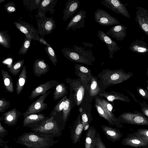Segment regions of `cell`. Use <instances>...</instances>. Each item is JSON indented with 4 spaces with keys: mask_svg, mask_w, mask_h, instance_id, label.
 Returning a JSON list of instances; mask_svg holds the SVG:
<instances>
[{
    "mask_svg": "<svg viewBox=\"0 0 148 148\" xmlns=\"http://www.w3.org/2000/svg\"><path fill=\"white\" fill-rule=\"evenodd\" d=\"M53 138L34 132H24L19 136L16 143L27 148H49L58 142Z\"/></svg>",
    "mask_w": 148,
    "mask_h": 148,
    "instance_id": "1",
    "label": "cell"
},
{
    "mask_svg": "<svg viewBox=\"0 0 148 148\" xmlns=\"http://www.w3.org/2000/svg\"><path fill=\"white\" fill-rule=\"evenodd\" d=\"M133 75L132 72L126 73L122 69L115 70L106 69L98 74L96 77L99 79V84L104 90L127 80Z\"/></svg>",
    "mask_w": 148,
    "mask_h": 148,
    "instance_id": "2",
    "label": "cell"
},
{
    "mask_svg": "<svg viewBox=\"0 0 148 148\" xmlns=\"http://www.w3.org/2000/svg\"><path fill=\"white\" fill-rule=\"evenodd\" d=\"M63 56L71 62L93 65L96 60L91 49L74 45L72 48L64 47L61 50Z\"/></svg>",
    "mask_w": 148,
    "mask_h": 148,
    "instance_id": "3",
    "label": "cell"
},
{
    "mask_svg": "<svg viewBox=\"0 0 148 148\" xmlns=\"http://www.w3.org/2000/svg\"><path fill=\"white\" fill-rule=\"evenodd\" d=\"M30 129L36 133L54 138L61 136L64 127L55 119L54 116L50 115L39 126Z\"/></svg>",
    "mask_w": 148,
    "mask_h": 148,
    "instance_id": "4",
    "label": "cell"
},
{
    "mask_svg": "<svg viewBox=\"0 0 148 148\" xmlns=\"http://www.w3.org/2000/svg\"><path fill=\"white\" fill-rule=\"evenodd\" d=\"M68 84L74 105L79 106L82 103L86 93V88L80 79H71L68 77L65 79Z\"/></svg>",
    "mask_w": 148,
    "mask_h": 148,
    "instance_id": "5",
    "label": "cell"
},
{
    "mask_svg": "<svg viewBox=\"0 0 148 148\" xmlns=\"http://www.w3.org/2000/svg\"><path fill=\"white\" fill-rule=\"evenodd\" d=\"M121 123L148 126V117L143 112L136 110L133 112H125L118 116Z\"/></svg>",
    "mask_w": 148,
    "mask_h": 148,
    "instance_id": "6",
    "label": "cell"
},
{
    "mask_svg": "<svg viewBox=\"0 0 148 148\" xmlns=\"http://www.w3.org/2000/svg\"><path fill=\"white\" fill-rule=\"evenodd\" d=\"M37 20L38 31L40 36L50 34L56 28L55 22L52 17L38 14Z\"/></svg>",
    "mask_w": 148,
    "mask_h": 148,
    "instance_id": "7",
    "label": "cell"
},
{
    "mask_svg": "<svg viewBox=\"0 0 148 148\" xmlns=\"http://www.w3.org/2000/svg\"><path fill=\"white\" fill-rule=\"evenodd\" d=\"M51 92V91H49L45 94L41 95L30 104L27 107L26 111L22 113L23 117L31 114H38L46 109L47 108L48 105L44 101Z\"/></svg>",
    "mask_w": 148,
    "mask_h": 148,
    "instance_id": "8",
    "label": "cell"
},
{
    "mask_svg": "<svg viewBox=\"0 0 148 148\" xmlns=\"http://www.w3.org/2000/svg\"><path fill=\"white\" fill-rule=\"evenodd\" d=\"M94 16L95 21L100 25L108 26L120 24L116 18L102 9H97L94 13Z\"/></svg>",
    "mask_w": 148,
    "mask_h": 148,
    "instance_id": "9",
    "label": "cell"
},
{
    "mask_svg": "<svg viewBox=\"0 0 148 148\" xmlns=\"http://www.w3.org/2000/svg\"><path fill=\"white\" fill-rule=\"evenodd\" d=\"M18 22L14 23L16 28L25 35V37L35 40H39L40 37L38 30L32 25L24 21L18 19Z\"/></svg>",
    "mask_w": 148,
    "mask_h": 148,
    "instance_id": "10",
    "label": "cell"
},
{
    "mask_svg": "<svg viewBox=\"0 0 148 148\" xmlns=\"http://www.w3.org/2000/svg\"><path fill=\"white\" fill-rule=\"evenodd\" d=\"M100 2L107 8L115 12L131 19L127 9L119 0H102Z\"/></svg>",
    "mask_w": 148,
    "mask_h": 148,
    "instance_id": "11",
    "label": "cell"
},
{
    "mask_svg": "<svg viewBox=\"0 0 148 148\" xmlns=\"http://www.w3.org/2000/svg\"><path fill=\"white\" fill-rule=\"evenodd\" d=\"M136 22L140 29L148 36V11L141 7H137L136 12Z\"/></svg>",
    "mask_w": 148,
    "mask_h": 148,
    "instance_id": "12",
    "label": "cell"
},
{
    "mask_svg": "<svg viewBox=\"0 0 148 148\" xmlns=\"http://www.w3.org/2000/svg\"><path fill=\"white\" fill-rule=\"evenodd\" d=\"M59 84L58 82L53 80L40 84L32 91L28 98L31 100H33L38 96L45 94L49 89L55 87Z\"/></svg>",
    "mask_w": 148,
    "mask_h": 148,
    "instance_id": "13",
    "label": "cell"
},
{
    "mask_svg": "<svg viewBox=\"0 0 148 148\" xmlns=\"http://www.w3.org/2000/svg\"><path fill=\"white\" fill-rule=\"evenodd\" d=\"M104 90L100 85L97 77L93 76L88 82L86 88V94L92 99L99 96L100 94L105 92Z\"/></svg>",
    "mask_w": 148,
    "mask_h": 148,
    "instance_id": "14",
    "label": "cell"
},
{
    "mask_svg": "<svg viewBox=\"0 0 148 148\" xmlns=\"http://www.w3.org/2000/svg\"><path fill=\"white\" fill-rule=\"evenodd\" d=\"M86 12L81 10L75 15L70 21L66 28V30L71 29L75 31L77 29L85 27V19L86 17Z\"/></svg>",
    "mask_w": 148,
    "mask_h": 148,
    "instance_id": "15",
    "label": "cell"
},
{
    "mask_svg": "<svg viewBox=\"0 0 148 148\" xmlns=\"http://www.w3.org/2000/svg\"><path fill=\"white\" fill-rule=\"evenodd\" d=\"M44 114H33L24 118L23 126L30 128L37 127L40 125L47 118Z\"/></svg>",
    "mask_w": 148,
    "mask_h": 148,
    "instance_id": "16",
    "label": "cell"
},
{
    "mask_svg": "<svg viewBox=\"0 0 148 148\" xmlns=\"http://www.w3.org/2000/svg\"><path fill=\"white\" fill-rule=\"evenodd\" d=\"M97 35L99 39L106 45L109 51V58H112L114 53L120 49L117 43L103 31L98 30Z\"/></svg>",
    "mask_w": 148,
    "mask_h": 148,
    "instance_id": "17",
    "label": "cell"
},
{
    "mask_svg": "<svg viewBox=\"0 0 148 148\" xmlns=\"http://www.w3.org/2000/svg\"><path fill=\"white\" fill-rule=\"evenodd\" d=\"M121 144L123 145L136 148H148V144L144 142L134 133L129 134L126 137L123 138Z\"/></svg>",
    "mask_w": 148,
    "mask_h": 148,
    "instance_id": "18",
    "label": "cell"
},
{
    "mask_svg": "<svg viewBox=\"0 0 148 148\" xmlns=\"http://www.w3.org/2000/svg\"><path fill=\"white\" fill-rule=\"evenodd\" d=\"M74 66L75 74L86 88L88 82L93 76L91 70L81 64H76Z\"/></svg>",
    "mask_w": 148,
    "mask_h": 148,
    "instance_id": "19",
    "label": "cell"
},
{
    "mask_svg": "<svg viewBox=\"0 0 148 148\" xmlns=\"http://www.w3.org/2000/svg\"><path fill=\"white\" fill-rule=\"evenodd\" d=\"M0 120L9 126L15 125L19 117L21 115V113L15 108L1 114Z\"/></svg>",
    "mask_w": 148,
    "mask_h": 148,
    "instance_id": "20",
    "label": "cell"
},
{
    "mask_svg": "<svg viewBox=\"0 0 148 148\" xmlns=\"http://www.w3.org/2000/svg\"><path fill=\"white\" fill-rule=\"evenodd\" d=\"M83 131V127L80 114H79L71 131V138L73 143L76 144L79 142Z\"/></svg>",
    "mask_w": 148,
    "mask_h": 148,
    "instance_id": "21",
    "label": "cell"
},
{
    "mask_svg": "<svg viewBox=\"0 0 148 148\" xmlns=\"http://www.w3.org/2000/svg\"><path fill=\"white\" fill-rule=\"evenodd\" d=\"M80 1L78 0H69L65 4L63 11L62 17L64 21H66L70 18H71L77 10L80 5Z\"/></svg>",
    "mask_w": 148,
    "mask_h": 148,
    "instance_id": "22",
    "label": "cell"
},
{
    "mask_svg": "<svg viewBox=\"0 0 148 148\" xmlns=\"http://www.w3.org/2000/svg\"><path fill=\"white\" fill-rule=\"evenodd\" d=\"M127 29V27L125 25L120 24L111 27L106 33L108 36L117 40H122L126 36Z\"/></svg>",
    "mask_w": 148,
    "mask_h": 148,
    "instance_id": "23",
    "label": "cell"
},
{
    "mask_svg": "<svg viewBox=\"0 0 148 148\" xmlns=\"http://www.w3.org/2000/svg\"><path fill=\"white\" fill-rule=\"evenodd\" d=\"M101 127L107 138L113 142L120 141L123 136V134L118 129L103 125Z\"/></svg>",
    "mask_w": 148,
    "mask_h": 148,
    "instance_id": "24",
    "label": "cell"
},
{
    "mask_svg": "<svg viewBox=\"0 0 148 148\" xmlns=\"http://www.w3.org/2000/svg\"><path fill=\"white\" fill-rule=\"evenodd\" d=\"M49 70V65L44 60L37 59L35 61L33 65V73L35 76L40 77L42 75H45Z\"/></svg>",
    "mask_w": 148,
    "mask_h": 148,
    "instance_id": "25",
    "label": "cell"
},
{
    "mask_svg": "<svg viewBox=\"0 0 148 148\" xmlns=\"http://www.w3.org/2000/svg\"><path fill=\"white\" fill-rule=\"evenodd\" d=\"M99 96L105 98L108 101L114 103V101L119 100L121 101L129 103L131 100L128 97L123 94L112 91L110 92H106L101 93Z\"/></svg>",
    "mask_w": 148,
    "mask_h": 148,
    "instance_id": "26",
    "label": "cell"
},
{
    "mask_svg": "<svg viewBox=\"0 0 148 148\" xmlns=\"http://www.w3.org/2000/svg\"><path fill=\"white\" fill-rule=\"evenodd\" d=\"M99 99L104 109L110 117L114 125L120 128H122L123 125L120 122L119 118H116L112 113L113 109L112 105L104 99L99 98Z\"/></svg>",
    "mask_w": 148,
    "mask_h": 148,
    "instance_id": "27",
    "label": "cell"
},
{
    "mask_svg": "<svg viewBox=\"0 0 148 148\" xmlns=\"http://www.w3.org/2000/svg\"><path fill=\"white\" fill-rule=\"evenodd\" d=\"M129 49L137 53L145 55L148 52V47L147 43L141 40L137 39L130 44Z\"/></svg>",
    "mask_w": 148,
    "mask_h": 148,
    "instance_id": "28",
    "label": "cell"
},
{
    "mask_svg": "<svg viewBox=\"0 0 148 148\" xmlns=\"http://www.w3.org/2000/svg\"><path fill=\"white\" fill-rule=\"evenodd\" d=\"M96 129L90 127L86 133L85 140V148H94L96 140Z\"/></svg>",
    "mask_w": 148,
    "mask_h": 148,
    "instance_id": "29",
    "label": "cell"
},
{
    "mask_svg": "<svg viewBox=\"0 0 148 148\" xmlns=\"http://www.w3.org/2000/svg\"><path fill=\"white\" fill-rule=\"evenodd\" d=\"M27 71L25 65L23 66L18 77L16 83V93L19 95L21 92L27 78Z\"/></svg>",
    "mask_w": 148,
    "mask_h": 148,
    "instance_id": "30",
    "label": "cell"
},
{
    "mask_svg": "<svg viewBox=\"0 0 148 148\" xmlns=\"http://www.w3.org/2000/svg\"><path fill=\"white\" fill-rule=\"evenodd\" d=\"M4 86L6 90L11 93L14 92L13 79L7 71L4 69L1 70Z\"/></svg>",
    "mask_w": 148,
    "mask_h": 148,
    "instance_id": "31",
    "label": "cell"
},
{
    "mask_svg": "<svg viewBox=\"0 0 148 148\" xmlns=\"http://www.w3.org/2000/svg\"><path fill=\"white\" fill-rule=\"evenodd\" d=\"M95 106L99 115L106 119L110 124L114 125L113 122L101 102L99 98L97 97L95 98Z\"/></svg>",
    "mask_w": 148,
    "mask_h": 148,
    "instance_id": "32",
    "label": "cell"
},
{
    "mask_svg": "<svg viewBox=\"0 0 148 148\" xmlns=\"http://www.w3.org/2000/svg\"><path fill=\"white\" fill-rule=\"evenodd\" d=\"M68 92L67 86L64 83H61L55 87L53 98L56 101L66 95Z\"/></svg>",
    "mask_w": 148,
    "mask_h": 148,
    "instance_id": "33",
    "label": "cell"
},
{
    "mask_svg": "<svg viewBox=\"0 0 148 148\" xmlns=\"http://www.w3.org/2000/svg\"><path fill=\"white\" fill-rule=\"evenodd\" d=\"M58 0H44L41 1L38 7V14L44 15V12H46L49 10H51L56 5Z\"/></svg>",
    "mask_w": 148,
    "mask_h": 148,
    "instance_id": "34",
    "label": "cell"
},
{
    "mask_svg": "<svg viewBox=\"0 0 148 148\" xmlns=\"http://www.w3.org/2000/svg\"><path fill=\"white\" fill-rule=\"evenodd\" d=\"M72 104V101L71 99L67 98L62 110V119L64 122L68 120L71 110Z\"/></svg>",
    "mask_w": 148,
    "mask_h": 148,
    "instance_id": "35",
    "label": "cell"
},
{
    "mask_svg": "<svg viewBox=\"0 0 148 148\" xmlns=\"http://www.w3.org/2000/svg\"><path fill=\"white\" fill-rule=\"evenodd\" d=\"M24 62L23 59L14 62L8 67L9 72L14 76L17 75L23 66Z\"/></svg>",
    "mask_w": 148,
    "mask_h": 148,
    "instance_id": "36",
    "label": "cell"
},
{
    "mask_svg": "<svg viewBox=\"0 0 148 148\" xmlns=\"http://www.w3.org/2000/svg\"><path fill=\"white\" fill-rule=\"evenodd\" d=\"M7 30L0 31V43L3 47L9 49L10 46V38Z\"/></svg>",
    "mask_w": 148,
    "mask_h": 148,
    "instance_id": "37",
    "label": "cell"
},
{
    "mask_svg": "<svg viewBox=\"0 0 148 148\" xmlns=\"http://www.w3.org/2000/svg\"><path fill=\"white\" fill-rule=\"evenodd\" d=\"M46 45V46L45 47V49L53 64L56 66V63L58 62L56 53L48 43Z\"/></svg>",
    "mask_w": 148,
    "mask_h": 148,
    "instance_id": "38",
    "label": "cell"
},
{
    "mask_svg": "<svg viewBox=\"0 0 148 148\" xmlns=\"http://www.w3.org/2000/svg\"><path fill=\"white\" fill-rule=\"evenodd\" d=\"M127 91L130 94V95L136 102L139 104L141 106L142 112L148 117V104L145 101H144L142 99H137L136 98L134 95L129 91Z\"/></svg>",
    "mask_w": 148,
    "mask_h": 148,
    "instance_id": "39",
    "label": "cell"
},
{
    "mask_svg": "<svg viewBox=\"0 0 148 148\" xmlns=\"http://www.w3.org/2000/svg\"><path fill=\"white\" fill-rule=\"evenodd\" d=\"M67 96H64L56 104L51 113V115L54 116L56 113L60 112L62 110L64 104Z\"/></svg>",
    "mask_w": 148,
    "mask_h": 148,
    "instance_id": "40",
    "label": "cell"
},
{
    "mask_svg": "<svg viewBox=\"0 0 148 148\" xmlns=\"http://www.w3.org/2000/svg\"><path fill=\"white\" fill-rule=\"evenodd\" d=\"M134 133L140 137L144 142L148 144V129H137Z\"/></svg>",
    "mask_w": 148,
    "mask_h": 148,
    "instance_id": "41",
    "label": "cell"
},
{
    "mask_svg": "<svg viewBox=\"0 0 148 148\" xmlns=\"http://www.w3.org/2000/svg\"><path fill=\"white\" fill-rule=\"evenodd\" d=\"M32 39L25 37L23 44L18 52V54H25L26 53L30 47Z\"/></svg>",
    "mask_w": 148,
    "mask_h": 148,
    "instance_id": "42",
    "label": "cell"
},
{
    "mask_svg": "<svg viewBox=\"0 0 148 148\" xmlns=\"http://www.w3.org/2000/svg\"><path fill=\"white\" fill-rule=\"evenodd\" d=\"M80 113L84 129L86 125H90L92 121V118L91 116L87 114L84 110Z\"/></svg>",
    "mask_w": 148,
    "mask_h": 148,
    "instance_id": "43",
    "label": "cell"
},
{
    "mask_svg": "<svg viewBox=\"0 0 148 148\" xmlns=\"http://www.w3.org/2000/svg\"><path fill=\"white\" fill-rule=\"evenodd\" d=\"M11 104L9 101L5 98H1L0 99V112H4L7 109L10 107Z\"/></svg>",
    "mask_w": 148,
    "mask_h": 148,
    "instance_id": "44",
    "label": "cell"
},
{
    "mask_svg": "<svg viewBox=\"0 0 148 148\" xmlns=\"http://www.w3.org/2000/svg\"><path fill=\"white\" fill-rule=\"evenodd\" d=\"M4 7L5 10L9 14L15 12L16 10L15 3L12 1L4 5Z\"/></svg>",
    "mask_w": 148,
    "mask_h": 148,
    "instance_id": "45",
    "label": "cell"
},
{
    "mask_svg": "<svg viewBox=\"0 0 148 148\" xmlns=\"http://www.w3.org/2000/svg\"><path fill=\"white\" fill-rule=\"evenodd\" d=\"M136 90L138 94L144 99H148V91L141 87H138Z\"/></svg>",
    "mask_w": 148,
    "mask_h": 148,
    "instance_id": "46",
    "label": "cell"
},
{
    "mask_svg": "<svg viewBox=\"0 0 148 148\" xmlns=\"http://www.w3.org/2000/svg\"><path fill=\"white\" fill-rule=\"evenodd\" d=\"M94 148H106L101 140L100 135L97 132L96 134V140Z\"/></svg>",
    "mask_w": 148,
    "mask_h": 148,
    "instance_id": "47",
    "label": "cell"
},
{
    "mask_svg": "<svg viewBox=\"0 0 148 148\" xmlns=\"http://www.w3.org/2000/svg\"><path fill=\"white\" fill-rule=\"evenodd\" d=\"M8 134V131L0 122V137L3 138Z\"/></svg>",
    "mask_w": 148,
    "mask_h": 148,
    "instance_id": "48",
    "label": "cell"
},
{
    "mask_svg": "<svg viewBox=\"0 0 148 148\" xmlns=\"http://www.w3.org/2000/svg\"><path fill=\"white\" fill-rule=\"evenodd\" d=\"M38 41L40 43L43 44L44 45H46L48 43L42 36L41 37H40Z\"/></svg>",
    "mask_w": 148,
    "mask_h": 148,
    "instance_id": "49",
    "label": "cell"
},
{
    "mask_svg": "<svg viewBox=\"0 0 148 148\" xmlns=\"http://www.w3.org/2000/svg\"><path fill=\"white\" fill-rule=\"evenodd\" d=\"M3 138H0V146L2 145H2H5V142L3 140Z\"/></svg>",
    "mask_w": 148,
    "mask_h": 148,
    "instance_id": "50",
    "label": "cell"
},
{
    "mask_svg": "<svg viewBox=\"0 0 148 148\" xmlns=\"http://www.w3.org/2000/svg\"><path fill=\"white\" fill-rule=\"evenodd\" d=\"M3 148H12L11 147H9L8 145L6 144L4 145V146L3 147Z\"/></svg>",
    "mask_w": 148,
    "mask_h": 148,
    "instance_id": "51",
    "label": "cell"
},
{
    "mask_svg": "<svg viewBox=\"0 0 148 148\" xmlns=\"http://www.w3.org/2000/svg\"><path fill=\"white\" fill-rule=\"evenodd\" d=\"M5 0H0V3H3V1H5Z\"/></svg>",
    "mask_w": 148,
    "mask_h": 148,
    "instance_id": "52",
    "label": "cell"
},
{
    "mask_svg": "<svg viewBox=\"0 0 148 148\" xmlns=\"http://www.w3.org/2000/svg\"><path fill=\"white\" fill-rule=\"evenodd\" d=\"M147 76H148V67L147 68Z\"/></svg>",
    "mask_w": 148,
    "mask_h": 148,
    "instance_id": "53",
    "label": "cell"
},
{
    "mask_svg": "<svg viewBox=\"0 0 148 148\" xmlns=\"http://www.w3.org/2000/svg\"><path fill=\"white\" fill-rule=\"evenodd\" d=\"M147 90L148 91V84H147Z\"/></svg>",
    "mask_w": 148,
    "mask_h": 148,
    "instance_id": "54",
    "label": "cell"
},
{
    "mask_svg": "<svg viewBox=\"0 0 148 148\" xmlns=\"http://www.w3.org/2000/svg\"><path fill=\"white\" fill-rule=\"evenodd\" d=\"M147 84H148V80H147Z\"/></svg>",
    "mask_w": 148,
    "mask_h": 148,
    "instance_id": "55",
    "label": "cell"
}]
</instances>
